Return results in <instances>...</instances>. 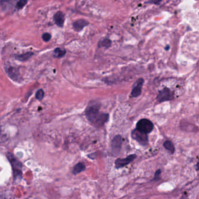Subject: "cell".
<instances>
[{"instance_id":"cell-1","label":"cell","mask_w":199,"mask_h":199,"mask_svg":"<svg viewBox=\"0 0 199 199\" xmlns=\"http://www.w3.org/2000/svg\"><path fill=\"white\" fill-rule=\"evenodd\" d=\"M100 108L101 103L93 101L88 103L85 109V116L88 120L97 128L103 126L109 119V114L100 112Z\"/></svg>"},{"instance_id":"cell-2","label":"cell","mask_w":199,"mask_h":199,"mask_svg":"<svg viewBox=\"0 0 199 199\" xmlns=\"http://www.w3.org/2000/svg\"><path fill=\"white\" fill-rule=\"evenodd\" d=\"M7 159L9 161L14 175L15 182H20L22 179V164L15 156L11 152H8L6 154Z\"/></svg>"},{"instance_id":"cell-3","label":"cell","mask_w":199,"mask_h":199,"mask_svg":"<svg viewBox=\"0 0 199 199\" xmlns=\"http://www.w3.org/2000/svg\"><path fill=\"white\" fill-rule=\"evenodd\" d=\"M154 129L153 123L149 120L142 119L138 121L136 125V129L144 133H150Z\"/></svg>"},{"instance_id":"cell-4","label":"cell","mask_w":199,"mask_h":199,"mask_svg":"<svg viewBox=\"0 0 199 199\" xmlns=\"http://www.w3.org/2000/svg\"><path fill=\"white\" fill-rule=\"evenodd\" d=\"M132 138L137 141L139 144L143 146H147L148 143V136L146 133L138 131L137 129H134L131 133Z\"/></svg>"},{"instance_id":"cell-5","label":"cell","mask_w":199,"mask_h":199,"mask_svg":"<svg viewBox=\"0 0 199 199\" xmlns=\"http://www.w3.org/2000/svg\"><path fill=\"white\" fill-rule=\"evenodd\" d=\"M174 97V93L170 89L165 88L158 93L156 97V99L158 102H162L172 100Z\"/></svg>"},{"instance_id":"cell-6","label":"cell","mask_w":199,"mask_h":199,"mask_svg":"<svg viewBox=\"0 0 199 199\" xmlns=\"http://www.w3.org/2000/svg\"><path fill=\"white\" fill-rule=\"evenodd\" d=\"M122 145V137L120 135H117L112 139L111 149L114 156H118L121 151Z\"/></svg>"},{"instance_id":"cell-7","label":"cell","mask_w":199,"mask_h":199,"mask_svg":"<svg viewBox=\"0 0 199 199\" xmlns=\"http://www.w3.org/2000/svg\"><path fill=\"white\" fill-rule=\"evenodd\" d=\"M136 157L137 156L136 154H131L130 156H127L126 158H117L115 162L116 168L120 169L124 167L126 165H129L132 161L136 159Z\"/></svg>"},{"instance_id":"cell-8","label":"cell","mask_w":199,"mask_h":199,"mask_svg":"<svg viewBox=\"0 0 199 199\" xmlns=\"http://www.w3.org/2000/svg\"><path fill=\"white\" fill-rule=\"evenodd\" d=\"M143 83H144V79L142 78L138 79L136 83H134V85L131 91V95L132 97H137L140 95Z\"/></svg>"},{"instance_id":"cell-9","label":"cell","mask_w":199,"mask_h":199,"mask_svg":"<svg viewBox=\"0 0 199 199\" xmlns=\"http://www.w3.org/2000/svg\"><path fill=\"white\" fill-rule=\"evenodd\" d=\"M6 72L8 75L14 81H16L19 79L20 77V73L19 70L17 68L12 67V66H7L5 67Z\"/></svg>"},{"instance_id":"cell-10","label":"cell","mask_w":199,"mask_h":199,"mask_svg":"<svg viewBox=\"0 0 199 199\" xmlns=\"http://www.w3.org/2000/svg\"><path fill=\"white\" fill-rule=\"evenodd\" d=\"M88 25H89V22H88L87 20L80 19V20H75L73 23V28L76 32H80Z\"/></svg>"},{"instance_id":"cell-11","label":"cell","mask_w":199,"mask_h":199,"mask_svg":"<svg viewBox=\"0 0 199 199\" xmlns=\"http://www.w3.org/2000/svg\"><path fill=\"white\" fill-rule=\"evenodd\" d=\"M53 20L55 24L61 28L63 26L65 21V16L61 11H58L54 14Z\"/></svg>"},{"instance_id":"cell-12","label":"cell","mask_w":199,"mask_h":199,"mask_svg":"<svg viewBox=\"0 0 199 199\" xmlns=\"http://www.w3.org/2000/svg\"><path fill=\"white\" fill-rule=\"evenodd\" d=\"M86 170V166L83 162H78L74 165L72 170L73 175H77Z\"/></svg>"},{"instance_id":"cell-13","label":"cell","mask_w":199,"mask_h":199,"mask_svg":"<svg viewBox=\"0 0 199 199\" xmlns=\"http://www.w3.org/2000/svg\"><path fill=\"white\" fill-rule=\"evenodd\" d=\"M33 55H34V53L32 52H26V53H25L24 54L16 55L15 56V58L17 60H19L20 61H26L28 60Z\"/></svg>"},{"instance_id":"cell-14","label":"cell","mask_w":199,"mask_h":199,"mask_svg":"<svg viewBox=\"0 0 199 199\" xmlns=\"http://www.w3.org/2000/svg\"><path fill=\"white\" fill-rule=\"evenodd\" d=\"M66 54V50L65 49H61V48H56L54 49L53 52V55L54 57L56 58H61L65 56Z\"/></svg>"},{"instance_id":"cell-15","label":"cell","mask_w":199,"mask_h":199,"mask_svg":"<svg viewBox=\"0 0 199 199\" xmlns=\"http://www.w3.org/2000/svg\"><path fill=\"white\" fill-rule=\"evenodd\" d=\"M164 147L167 150L170 151L171 154H174L175 152V147L172 141L170 140H166L164 143Z\"/></svg>"},{"instance_id":"cell-16","label":"cell","mask_w":199,"mask_h":199,"mask_svg":"<svg viewBox=\"0 0 199 199\" xmlns=\"http://www.w3.org/2000/svg\"><path fill=\"white\" fill-rule=\"evenodd\" d=\"M112 44V42L110 39L105 38V39H102L100 42L98 43V46L99 47H103L105 48H109Z\"/></svg>"},{"instance_id":"cell-17","label":"cell","mask_w":199,"mask_h":199,"mask_svg":"<svg viewBox=\"0 0 199 199\" xmlns=\"http://www.w3.org/2000/svg\"><path fill=\"white\" fill-rule=\"evenodd\" d=\"M36 97L38 100L39 101H41L43 99L44 97V92L42 89H39V90H38V91L36 93Z\"/></svg>"},{"instance_id":"cell-18","label":"cell","mask_w":199,"mask_h":199,"mask_svg":"<svg viewBox=\"0 0 199 199\" xmlns=\"http://www.w3.org/2000/svg\"><path fill=\"white\" fill-rule=\"evenodd\" d=\"M28 1H25V0H22V1H19L17 2L16 4V8L18 10H21L24 7L25 5L27 4Z\"/></svg>"},{"instance_id":"cell-19","label":"cell","mask_w":199,"mask_h":199,"mask_svg":"<svg viewBox=\"0 0 199 199\" xmlns=\"http://www.w3.org/2000/svg\"><path fill=\"white\" fill-rule=\"evenodd\" d=\"M52 38V35L49 33H44L42 35V39L44 42H49V40Z\"/></svg>"},{"instance_id":"cell-20","label":"cell","mask_w":199,"mask_h":199,"mask_svg":"<svg viewBox=\"0 0 199 199\" xmlns=\"http://www.w3.org/2000/svg\"><path fill=\"white\" fill-rule=\"evenodd\" d=\"M161 174V170H156V174L154 175V178L153 179V180H159L160 179V175Z\"/></svg>"},{"instance_id":"cell-21","label":"cell","mask_w":199,"mask_h":199,"mask_svg":"<svg viewBox=\"0 0 199 199\" xmlns=\"http://www.w3.org/2000/svg\"><path fill=\"white\" fill-rule=\"evenodd\" d=\"M197 168L198 170H199V162H197Z\"/></svg>"}]
</instances>
